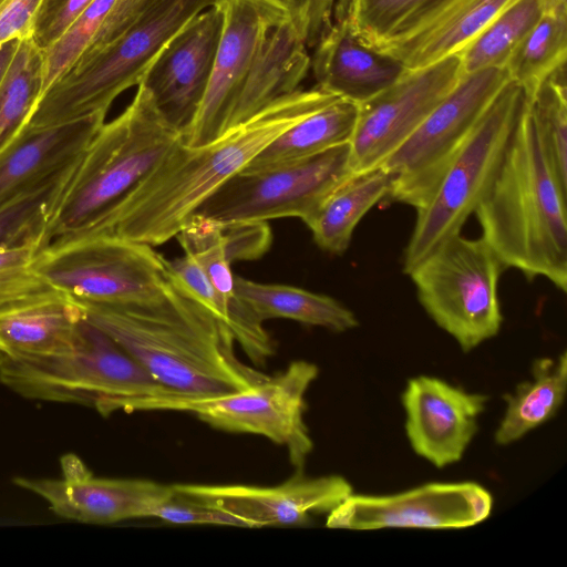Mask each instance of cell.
Wrapping results in <instances>:
<instances>
[{"label":"cell","mask_w":567,"mask_h":567,"mask_svg":"<svg viewBox=\"0 0 567 567\" xmlns=\"http://www.w3.org/2000/svg\"><path fill=\"white\" fill-rule=\"evenodd\" d=\"M487 400L435 377L410 379L402 405L411 447L437 468L458 462L478 431Z\"/></svg>","instance_id":"d6986e66"},{"label":"cell","mask_w":567,"mask_h":567,"mask_svg":"<svg viewBox=\"0 0 567 567\" xmlns=\"http://www.w3.org/2000/svg\"><path fill=\"white\" fill-rule=\"evenodd\" d=\"M290 21L307 47H315L332 21L336 0H286Z\"/></svg>","instance_id":"60d3db41"},{"label":"cell","mask_w":567,"mask_h":567,"mask_svg":"<svg viewBox=\"0 0 567 567\" xmlns=\"http://www.w3.org/2000/svg\"><path fill=\"white\" fill-rule=\"evenodd\" d=\"M393 181V174L382 164L350 174L303 221L316 244L330 254H343L359 221L375 204L388 198Z\"/></svg>","instance_id":"d4e9b609"},{"label":"cell","mask_w":567,"mask_h":567,"mask_svg":"<svg viewBox=\"0 0 567 567\" xmlns=\"http://www.w3.org/2000/svg\"><path fill=\"white\" fill-rule=\"evenodd\" d=\"M567 12L545 10L506 64L509 80L528 97L555 70L566 64Z\"/></svg>","instance_id":"836d02e7"},{"label":"cell","mask_w":567,"mask_h":567,"mask_svg":"<svg viewBox=\"0 0 567 567\" xmlns=\"http://www.w3.org/2000/svg\"><path fill=\"white\" fill-rule=\"evenodd\" d=\"M39 249L34 244L0 249V313L68 298L33 269Z\"/></svg>","instance_id":"8d00e7d4"},{"label":"cell","mask_w":567,"mask_h":567,"mask_svg":"<svg viewBox=\"0 0 567 567\" xmlns=\"http://www.w3.org/2000/svg\"><path fill=\"white\" fill-rule=\"evenodd\" d=\"M176 493L225 511L247 527L302 525L330 513L353 492L340 475L305 476L302 471L276 486L175 484Z\"/></svg>","instance_id":"ac0fdd59"},{"label":"cell","mask_w":567,"mask_h":567,"mask_svg":"<svg viewBox=\"0 0 567 567\" xmlns=\"http://www.w3.org/2000/svg\"><path fill=\"white\" fill-rule=\"evenodd\" d=\"M18 41L19 40L8 42L0 48V85L12 62L18 45Z\"/></svg>","instance_id":"7bdbcfd3"},{"label":"cell","mask_w":567,"mask_h":567,"mask_svg":"<svg viewBox=\"0 0 567 567\" xmlns=\"http://www.w3.org/2000/svg\"><path fill=\"white\" fill-rule=\"evenodd\" d=\"M93 0H44L40 9L33 40L44 51L55 43Z\"/></svg>","instance_id":"ab89813d"},{"label":"cell","mask_w":567,"mask_h":567,"mask_svg":"<svg viewBox=\"0 0 567 567\" xmlns=\"http://www.w3.org/2000/svg\"><path fill=\"white\" fill-rule=\"evenodd\" d=\"M140 3L141 0H93L60 39L42 51L41 96L85 51L117 34Z\"/></svg>","instance_id":"4dcf8cb0"},{"label":"cell","mask_w":567,"mask_h":567,"mask_svg":"<svg viewBox=\"0 0 567 567\" xmlns=\"http://www.w3.org/2000/svg\"><path fill=\"white\" fill-rule=\"evenodd\" d=\"M217 0H141L123 29L85 51L41 96L27 128L106 116L113 101L138 85L165 44Z\"/></svg>","instance_id":"277c9868"},{"label":"cell","mask_w":567,"mask_h":567,"mask_svg":"<svg viewBox=\"0 0 567 567\" xmlns=\"http://www.w3.org/2000/svg\"><path fill=\"white\" fill-rule=\"evenodd\" d=\"M309 69L307 45L290 19L275 27L247 73L226 130L246 122L269 104L299 90Z\"/></svg>","instance_id":"603a6c76"},{"label":"cell","mask_w":567,"mask_h":567,"mask_svg":"<svg viewBox=\"0 0 567 567\" xmlns=\"http://www.w3.org/2000/svg\"><path fill=\"white\" fill-rule=\"evenodd\" d=\"M544 156L567 189V85L566 64L549 74L525 97Z\"/></svg>","instance_id":"d590c367"},{"label":"cell","mask_w":567,"mask_h":567,"mask_svg":"<svg viewBox=\"0 0 567 567\" xmlns=\"http://www.w3.org/2000/svg\"><path fill=\"white\" fill-rule=\"evenodd\" d=\"M223 29L213 73L199 111L182 140L200 146L218 138L265 39L290 19L286 0H217Z\"/></svg>","instance_id":"5bb4252c"},{"label":"cell","mask_w":567,"mask_h":567,"mask_svg":"<svg viewBox=\"0 0 567 567\" xmlns=\"http://www.w3.org/2000/svg\"><path fill=\"white\" fill-rule=\"evenodd\" d=\"M0 382L25 399L81 404L103 416L116 411H142L151 401L177 395L84 317L72 349L49 357L1 361Z\"/></svg>","instance_id":"8992f818"},{"label":"cell","mask_w":567,"mask_h":567,"mask_svg":"<svg viewBox=\"0 0 567 567\" xmlns=\"http://www.w3.org/2000/svg\"><path fill=\"white\" fill-rule=\"evenodd\" d=\"M167 276L164 290L148 300L118 305L73 302L87 321L178 396L228 394L266 379L268 374L236 355V341L225 322L168 272Z\"/></svg>","instance_id":"7a4b0ae2"},{"label":"cell","mask_w":567,"mask_h":567,"mask_svg":"<svg viewBox=\"0 0 567 567\" xmlns=\"http://www.w3.org/2000/svg\"><path fill=\"white\" fill-rule=\"evenodd\" d=\"M61 478L14 477L13 483L43 498L56 515L84 524H113L154 517L173 485L138 478L93 476L74 454L61 458Z\"/></svg>","instance_id":"e0dca14e"},{"label":"cell","mask_w":567,"mask_h":567,"mask_svg":"<svg viewBox=\"0 0 567 567\" xmlns=\"http://www.w3.org/2000/svg\"><path fill=\"white\" fill-rule=\"evenodd\" d=\"M79 161L0 204V249L28 244H34L40 249L47 246L45 230L51 214Z\"/></svg>","instance_id":"e575fe53"},{"label":"cell","mask_w":567,"mask_h":567,"mask_svg":"<svg viewBox=\"0 0 567 567\" xmlns=\"http://www.w3.org/2000/svg\"><path fill=\"white\" fill-rule=\"evenodd\" d=\"M464 75L458 53L408 70L389 87L358 104L350 141L353 172L378 166L425 120Z\"/></svg>","instance_id":"4fadbf2b"},{"label":"cell","mask_w":567,"mask_h":567,"mask_svg":"<svg viewBox=\"0 0 567 567\" xmlns=\"http://www.w3.org/2000/svg\"><path fill=\"white\" fill-rule=\"evenodd\" d=\"M337 99L318 86L297 90L207 144L189 146L181 136L120 203L66 237L113 236L152 247L168 241L217 188L272 140Z\"/></svg>","instance_id":"6da1fadb"},{"label":"cell","mask_w":567,"mask_h":567,"mask_svg":"<svg viewBox=\"0 0 567 567\" xmlns=\"http://www.w3.org/2000/svg\"><path fill=\"white\" fill-rule=\"evenodd\" d=\"M83 315L69 298L0 313V362L54 355L72 349Z\"/></svg>","instance_id":"cb8c5ba5"},{"label":"cell","mask_w":567,"mask_h":567,"mask_svg":"<svg viewBox=\"0 0 567 567\" xmlns=\"http://www.w3.org/2000/svg\"><path fill=\"white\" fill-rule=\"evenodd\" d=\"M567 391V354L539 358L533 362L532 379L506 394L504 416L495 432L498 445H508L551 419L560 409Z\"/></svg>","instance_id":"f1b7e54d"},{"label":"cell","mask_w":567,"mask_h":567,"mask_svg":"<svg viewBox=\"0 0 567 567\" xmlns=\"http://www.w3.org/2000/svg\"><path fill=\"white\" fill-rule=\"evenodd\" d=\"M185 254L203 268L219 295L226 324L235 341L254 364L265 365L275 353V343L254 312L235 292V276L227 258L219 221L193 216L176 235Z\"/></svg>","instance_id":"7402d4cb"},{"label":"cell","mask_w":567,"mask_h":567,"mask_svg":"<svg viewBox=\"0 0 567 567\" xmlns=\"http://www.w3.org/2000/svg\"><path fill=\"white\" fill-rule=\"evenodd\" d=\"M43 52L33 38L18 41L0 85V153L20 134L42 92Z\"/></svg>","instance_id":"d6a6232c"},{"label":"cell","mask_w":567,"mask_h":567,"mask_svg":"<svg viewBox=\"0 0 567 567\" xmlns=\"http://www.w3.org/2000/svg\"><path fill=\"white\" fill-rule=\"evenodd\" d=\"M223 245L229 262L261 257L270 247L271 230L267 221L220 223Z\"/></svg>","instance_id":"74e56055"},{"label":"cell","mask_w":567,"mask_h":567,"mask_svg":"<svg viewBox=\"0 0 567 567\" xmlns=\"http://www.w3.org/2000/svg\"><path fill=\"white\" fill-rule=\"evenodd\" d=\"M458 0H340L357 35L382 50L423 30Z\"/></svg>","instance_id":"f546056e"},{"label":"cell","mask_w":567,"mask_h":567,"mask_svg":"<svg viewBox=\"0 0 567 567\" xmlns=\"http://www.w3.org/2000/svg\"><path fill=\"white\" fill-rule=\"evenodd\" d=\"M515 0H458L412 37L380 51L415 70L458 53Z\"/></svg>","instance_id":"484cf974"},{"label":"cell","mask_w":567,"mask_h":567,"mask_svg":"<svg viewBox=\"0 0 567 567\" xmlns=\"http://www.w3.org/2000/svg\"><path fill=\"white\" fill-rule=\"evenodd\" d=\"M524 103L523 89L508 80L449 165L430 200L416 210L403 252L405 274L445 239L461 234L497 173Z\"/></svg>","instance_id":"ba28073f"},{"label":"cell","mask_w":567,"mask_h":567,"mask_svg":"<svg viewBox=\"0 0 567 567\" xmlns=\"http://www.w3.org/2000/svg\"><path fill=\"white\" fill-rule=\"evenodd\" d=\"M352 173L350 143L265 169H243L217 188L193 216L220 223L285 217L305 221Z\"/></svg>","instance_id":"7c38bea8"},{"label":"cell","mask_w":567,"mask_h":567,"mask_svg":"<svg viewBox=\"0 0 567 567\" xmlns=\"http://www.w3.org/2000/svg\"><path fill=\"white\" fill-rule=\"evenodd\" d=\"M509 80L506 69L464 73L382 165L394 176L388 199L422 208L475 125Z\"/></svg>","instance_id":"8fae6325"},{"label":"cell","mask_w":567,"mask_h":567,"mask_svg":"<svg viewBox=\"0 0 567 567\" xmlns=\"http://www.w3.org/2000/svg\"><path fill=\"white\" fill-rule=\"evenodd\" d=\"M545 10L567 12V0H545Z\"/></svg>","instance_id":"ee69618b"},{"label":"cell","mask_w":567,"mask_h":567,"mask_svg":"<svg viewBox=\"0 0 567 567\" xmlns=\"http://www.w3.org/2000/svg\"><path fill=\"white\" fill-rule=\"evenodd\" d=\"M235 292L260 320L282 318L344 332L359 326L355 315L336 299L301 288L261 284L235 276Z\"/></svg>","instance_id":"83f0119b"},{"label":"cell","mask_w":567,"mask_h":567,"mask_svg":"<svg viewBox=\"0 0 567 567\" xmlns=\"http://www.w3.org/2000/svg\"><path fill=\"white\" fill-rule=\"evenodd\" d=\"M182 136L137 85L126 109L104 123L62 190L45 230V245L86 228L120 203Z\"/></svg>","instance_id":"5b68a950"},{"label":"cell","mask_w":567,"mask_h":567,"mask_svg":"<svg viewBox=\"0 0 567 567\" xmlns=\"http://www.w3.org/2000/svg\"><path fill=\"white\" fill-rule=\"evenodd\" d=\"M318 374L315 363L296 360L247 389L210 398L166 396L145 411L188 412L223 431L265 436L285 446L291 464L302 471L313 449L303 416L306 393Z\"/></svg>","instance_id":"30bf717a"},{"label":"cell","mask_w":567,"mask_h":567,"mask_svg":"<svg viewBox=\"0 0 567 567\" xmlns=\"http://www.w3.org/2000/svg\"><path fill=\"white\" fill-rule=\"evenodd\" d=\"M221 29L223 12L215 3L195 16L165 44L140 82L162 117L182 135L204 101Z\"/></svg>","instance_id":"2e32d148"},{"label":"cell","mask_w":567,"mask_h":567,"mask_svg":"<svg viewBox=\"0 0 567 567\" xmlns=\"http://www.w3.org/2000/svg\"><path fill=\"white\" fill-rule=\"evenodd\" d=\"M507 269L481 236L454 235L406 274L430 318L470 352L497 336L503 316L498 281Z\"/></svg>","instance_id":"52a82bcc"},{"label":"cell","mask_w":567,"mask_h":567,"mask_svg":"<svg viewBox=\"0 0 567 567\" xmlns=\"http://www.w3.org/2000/svg\"><path fill=\"white\" fill-rule=\"evenodd\" d=\"M491 493L474 482L430 483L392 495L351 494L328 514L326 526L380 528H464L485 520Z\"/></svg>","instance_id":"9a60e30c"},{"label":"cell","mask_w":567,"mask_h":567,"mask_svg":"<svg viewBox=\"0 0 567 567\" xmlns=\"http://www.w3.org/2000/svg\"><path fill=\"white\" fill-rule=\"evenodd\" d=\"M44 0H0V48L33 35Z\"/></svg>","instance_id":"b9f144b4"},{"label":"cell","mask_w":567,"mask_h":567,"mask_svg":"<svg viewBox=\"0 0 567 567\" xmlns=\"http://www.w3.org/2000/svg\"><path fill=\"white\" fill-rule=\"evenodd\" d=\"M154 517L172 524L247 527L240 518L219 508L181 495L175 489L174 494L156 509Z\"/></svg>","instance_id":"f35d334b"},{"label":"cell","mask_w":567,"mask_h":567,"mask_svg":"<svg viewBox=\"0 0 567 567\" xmlns=\"http://www.w3.org/2000/svg\"><path fill=\"white\" fill-rule=\"evenodd\" d=\"M310 68L319 89L355 104L375 96L408 71L395 58L365 44L340 9L315 44Z\"/></svg>","instance_id":"ffe728a7"},{"label":"cell","mask_w":567,"mask_h":567,"mask_svg":"<svg viewBox=\"0 0 567 567\" xmlns=\"http://www.w3.org/2000/svg\"><path fill=\"white\" fill-rule=\"evenodd\" d=\"M32 267L70 300L107 305L154 298L168 279L165 257L152 246L113 236L55 239Z\"/></svg>","instance_id":"9c48e42d"},{"label":"cell","mask_w":567,"mask_h":567,"mask_svg":"<svg viewBox=\"0 0 567 567\" xmlns=\"http://www.w3.org/2000/svg\"><path fill=\"white\" fill-rule=\"evenodd\" d=\"M358 113V104L337 99L284 131L261 150L244 169H265L307 158L350 143Z\"/></svg>","instance_id":"4316f807"},{"label":"cell","mask_w":567,"mask_h":567,"mask_svg":"<svg viewBox=\"0 0 567 567\" xmlns=\"http://www.w3.org/2000/svg\"><path fill=\"white\" fill-rule=\"evenodd\" d=\"M567 189L549 167L525 103L497 173L474 210L504 266L567 291Z\"/></svg>","instance_id":"3957f363"},{"label":"cell","mask_w":567,"mask_h":567,"mask_svg":"<svg viewBox=\"0 0 567 567\" xmlns=\"http://www.w3.org/2000/svg\"><path fill=\"white\" fill-rule=\"evenodd\" d=\"M105 123L104 115L23 128L0 153V204L75 164Z\"/></svg>","instance_id":"44dd1931"},{"label":"cell","mask_w":567,"mask_h":567,"mask_svg":"<svg viewBox=\"0 0 567 567\" xmlns=\"http://www.w3.org/2000/svg\"><path fill=\"white\" fill-rule=\"evenodd\" d=\"M545 8V0H515L508 4L458 52L464 73L505 69Z\"/></svg>","instance_id":"1f68e13d"}]
</instances>
